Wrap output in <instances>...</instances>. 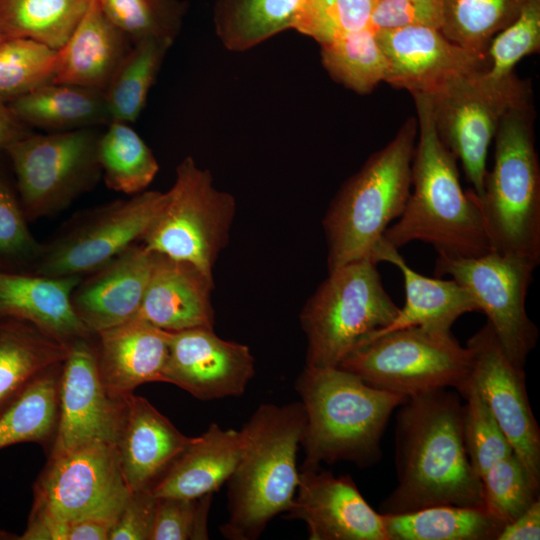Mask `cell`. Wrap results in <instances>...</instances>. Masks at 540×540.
Listing matches in <instances>:
<instances>
[{"instance_id":"cell-13","label":"cell","mask_w":540,"mask_h":540,"mask_svg":"<svg viewBox=\"0 0 540 540\" xmlns=\"http://www.w3.org/2000/svg\"><path fill=\"white\" fill-rule=\"evenodd\" d=\"M130 493L116 444L95 442L49 458L35 483L31 511L68 524L88 518L115 522Z\"/></svg>"},{"instance_id":"cell-2","label":"cell","mask_w":540,"mask_h":540,"mask_svg":"<svg viewBox=\"0 0 540 540\" xmlns=\"http://www.w3.org/2000/svg\"><path fill=\"white\" fill-rule=\"evenodd\" d=\"M418 140L411 165V190L401 215L382 240L400 249L413 241L438 255L477 257L491 251L480 213L459 178L456 158L441 140L429 94H412Z\"/></svg>"},{"instance_id":"cell-42","label":"cell","mask_w":540,"mask_h":540,"mask_svg":"<svg viewBox=\"0 0 540 540\" xmlns=\"http://www.w3.org/2000/svg\"><path fill=\"white\" fill-rule=\"evenodd\" d=\"M484 504L504 525L539 499L536 482L515 453L496 462L482 476Z\"/></svg>"},{"instance_id":"cell-49","label":"cell","mask_w":540,"mask_h":540,"mask_svg":"<svg viewBox=\"0 0 540 540\" xmlns=\"http://www.w3.org/2000/svg\"><path fill=\"white\" fill-rule=\"evenodd\" d=\"M68 523L40 512L31 511L22 540H67Z\"/></svg>"},{"instance_id":"cell-39","label":"cell","mask_w":540,"mask_h":540,"mask_svg":"<svg viewBox=\"0 0 540 540\" xmlns=\"http://www.w3.org/2000/svg\"><path fill=\"white\" fill-rule=\"evenodd\" d=\"M57 50L31 39L0 42V103H9L52 82Z\"/></svg>"},{"instance_id":"cell-22","label":"cell","mask_w":540,"mask_h":540,"mask_svg":"<svg viewBox=\"0 0 540 540\" xmlns=\"http://www.w3.org/2000/svg\"><path fill=\"white\" fill-rule=\"evenodd\" d=\"M124 402L116 442L122 473L131 491L151 489L192 437L181 433L147 399L130 393Z\"/></svg>"},{"instance_id":"cell-17","label":"cell","mask_w":540,"mask_h":540,"mask_svg":"<svg viewBox=\"0 0 540 540\" xmlns=\"http://www.w3.org/2000/svg\"><path fill=\"white\" fill-rule=\"evenodd\" d=\"M255 375L247 345L220 338L213 328L170 332L163 382L199 400L240 396Z\"/></svg>"},{"instance_id":"cell-8","label":"cell","mask_w":540,"mask_h":540,"mask_svg":"<svg viewBox=\"0 0 540 540\" xmlns=\"http://www.w3.org/2000/svg\"><path fill=\"white\" fill-rule=\"evenodd\" d=\"M472 366L471 349L461 346L451 331L413 326L362 340L338 367L408 398L443 388L459 392Z\"/></svg>"},{"instance_id":"cell-28","label":"cell","mask_w":540,"mask_h":540,"mask_svg":"<svg viewBox=\"0 0 540 540\" xmlns=\"http://www.w3.org/2000/svg\"><path fill=\"white\" fill-rule=\"evenodd\" d=\"M8 107L22 123L47 130L68 131L111 122L104 92L64 83L41 85Z\"/></svg>"},{"instance_id":"cell-23","label":"cell","mask_w":540,"mask_h":540,"mask_svg":"<svg viewBox=\"0 0 540 540\" xmlns=\"http://www.w3.org/2000/svg\"><path fill=\"white\" fill-rule=\"evenodd\" d=\"M153 255L150 278L134 318L169 332L213 328V278L189 262Z\"/></svg>"},{"instance_id":"cell-25","label":"cell","mask_w":540,"mask_h":540,"mask_svg":"<svg viewBox=\"0 0 540 540\" xmlns=\"http://www.w3.org/2000/svg\"><path fill=\"white\" fill-rule=\"evenodd\" d=\"M371 258L377 264L390 263L402 273L405 305L399 308L397 316L388 326L366 338L413 326L450 331L461 315L479 311L472 295L458 282L453 279L429 278L417 273L407 264L398 249L382 239L373 248Z\"/></svg>"},{"instance_id":"cell-10","label":"cell","mask_w":540,"mask_h":540,"mask_svg":"<svg viewBox=\"0 0 540 540\" xmlns=\"http://www.w3.org/2000/svg\"><path fill=\"white\" fill-rule=\"evenodd\" d=\"M99 136L91 127L28 133L5 149L29 221L57 214L93 189L102 175Z\"/></svg>"},{"instance_id":"cell-37","label":"cell","mask_w":540,"mask_h":540,"mask_svg":"<svg viewBox=\"0 0 540 540\" xmlns=\"http://www.w3.org/2000/svg\"><path fill=\"white\" fill-rule=\"evenodd\" d=\"M526 0H443L440 31L451 42L486 57L492 38L519 15Z\"/></svg>"},{"instance_id":"cell-48","label":"cell","mask_w":540,"mask_h":540,"mask_svg":"<svg viewBox=\"0 0 540 540\" xmlns=\"http://www.w3.org/2000/svg\"><path fill=\"white\" fill-rule=\"evenodd\" d=\"M540 539V500L533 502L522 514L504 525L497 540Z\"/></svg>"},{"instance_id":"cell-18","label":"cell","mask_w":540,"mask_h":540,"mask_svg":"<svg viewBox=\"0 0 540 540\" xmlns=\"http://www.w3.org/2000/svg\"><path fill=\"white\" fill-rule=\"evenodd\" d=\"M285 517L305 522L310 540H390L382 513L368 504L353 479L321 467L301 468Z\"/></svg>"},{"instance_id":"cell-52","label":"cell","mask_w":540,"mask_h":540,"mask_svg":"<svg viewBox=\"0 0 540 540\" xmlns=\"http://www.w3.org/2000/svg\"><path fill=\"white\" fill-rule=\"evenodd\" d=\"M4 38L0 35V42L3 40Z\"/></svg>"},{"instance_id":"cell-47","label":"cell","mask_w":540,"mask_h":540,"mask_svg":"<svg viewBox=\"0 0 540 540\" xmlns=\"http://www.w3.org/2000/svg\"><path fill=\"white\" fill-rule=\"evenodd\" d=\"M156 502L151 489L131 491L113 524L109 540H150Z\"/></svg>"},{"instance_id":"cell-5","label":"cell","mask_w":540,"mask_h":540,"mask_svg":"<svg viewBox=\"0 0 540 540\" xmlns=\"http://www.w3.org/2000/svg\"><path fill=\"white\" fill-rule=\"evenodd\" d=\"M529 95L502 116L495 136L494 162L483 193L468 190L491 251L538 266L540 263V167Z\"/></svg>"},{"instance_id":"cell-19","label":"cell","mask_w":540,"mask_h":540,"mask_svg":"<svg viewBox=\"0 0 540 540\" xmlns=\"http://www.w3.org/2000/svg\"><path fill=\"white\" fill-rule=\"evenodd\" d=\"M388 60L390 85L432 94L454 78L484 70L487 58L451 42L436 28L410 26L376 31Z\"/></svg>"},{"instance_id":"cell-41","label":"cell","mask_w":540,"mask_h":540,"mask_svg":"<svg viewBox=\"0 0 540 540\" xmlns=\"http://www.w3.org/2000/svg\"><path fill=\"white\" fill-rule=\"evenodd\" d=\"M458 394L466 399L462 410L465 450L471 466L482 478L491 466L514 451L470 378Z\"/></svg>"},{"instance_id":"cell-26","label":"cell","mask_w":540,"mask_h":540,"mask_svg":"<svg viewBox=\"0 0 540 540\" xmlns=\"http://www.w3.org/2000/svg\"><path fill=\"white\" fill-rule=\"evenodd\" d=\"M131 47V41L104 15L98 0H92L69 39L57 50L52 82L104 92Z\"/></svg>"},{"instance_id":"cell-30","label":"cell","mask_w":540,"mask_h":540,"mask_svg":"<svg viewBox=\"0 0 540 540\" xmlns=\"http://www.w3.org/2000/svg\"><path fill=\"white\" fill-rule=\"evenodd\" d=\"M382 515L390 540H497L504 527L485 505H435Z\"/></svg>"},{"instance_id":"cell-24","label":"cell","mask_w":540,"mask_h":540,"mask_svg":"<svg viewBox=\"0 0 540 540\" xmlns=\"http://www.w3.org/2000/svg\"><path fill=\"white\" fill-rule=\"evenodd\" d=\"M96 335L99 374L112 396L122 398L142 384L163 382L169 331L132 318Z\"/></svg>"},{"instance_id":"cell-29","label":"cell","mask_w":540,"mask_h":540,"mask_svg":"<svg viewBox=\"0 0 540 540\" xmlns=\"http://www.w3.org/2000/svg\"><path fill=\"white\" fill-rule=\"evenodd\" d=\"M69 343L27 322L1 318L0 410L37 376L62 363L68 354Z\"/></svg>"},{"instance_id":"cell-50","label":"cell","mask_w":540,"mask_h":540,"mask_svg":"<svg viewBox=\"0 0 540 540\" xmlns=\"http://www.w3.org/2000/svg\"><path fill=\"white\" fill-rule=\"evenodd\" d=\"M114 522L88 518L69 523L67 540H109Z\"/></svg>"},{"instance_id":"cell-1","label":"cell","mask_w":540,"mask_h":540,"mask_svg":"<svg viewBox=\"0 0 540 540\" xmlns=\"http://www.w3.org/2000/svg\"><path fill=\"white\" fill-rule=\"evenodd\" d=\"M400 408L398 484L382 503L381 513H407L435 505H485L482 480L464 446L458 392L433 390L408 397Z\"/></svg>"},{"instance_id":"cell-33","label":"cell","mask_w":540,"mask_h":540,"mask_svg":"<svg viewBox=\"0 0 540 540\" xmlns=\"http://www.w3.org/2000/svg\"><path fill=\"white\" fill-rule=\"evenodd\" d=\"M92 0H0V35L60 49Z\"/></svg>"},{"instance_id":"cell-43","label":"cell","mask_w":540,"mask_h":540,"mask_svg":"<svg viewBox=\"0 0 540 540\" xmlns=\"http://www.w3.org/2000/svg\"><path fill=\"white\" fill-rule=\"evenodd\" d=\"M375 0H303L292 29L320 45L370 27Z\"/></svg>"},{"instance_id":"cell-21","label":"cell","mask_w":540,"mask_h":540,"mask_svg":"<svg viewBox=\"0 0 540 540\" xmlns=\"http://www.w3.org/2000/svg\"><path fill=\"white\" fill-rule=\"evenodd\" d=\"M83 276H45L0 268V319L27 322L69 343L94 333L77 316L72 292Z\"/></svg>"},{"instance_id":"cell-15","label":"cell","mask_w":540,"mask_h":540,"mask_svg":"<svg viewBox=\"0 0 540 540\" xmlns=\"http://www.w3.org/2000/svg\"><path fill=\"white\" fill-rule=\"evenodd\" d=\"M89 339L71 341L62 363L58 421L49 458L95 442H117L124 397H114L105 388L98 370L97 349Z\"/></svg>"},{"instance_id":"cell-4","label":"cell","mask_w":540,"mask_h":540,"mask_svg":"<svg viewBox=\"0 0 540 540\" xmlns=\"http://www.w3.org/2000/svg\"><path fill=\"white\" fill-rule=\"evenodd\" d=\"M305 410L302 469L381 457L380 440L392 411L407 397L375 388L340 367L306 366L295 383Z\"/></svg>"},{"instance_id":"cell-27","label":"cell","mask_w":540,"mask_h":540,"mask_svg":"<svg viewBox=\"0 0 540 540\" xmlns=\"http://www.w3.org/2000/svg\"><path fill=\"white\" fill-rule=\"evenodd\" d=\"M242 435L211 423L189 444L153 485L155 497L197 498L213 494L228 481L239 461Z\"/></svg>"},{"instance_id":"cell-32","label":"cell","mask_w":540,"mask_h":540,"mask_svg":"<svg viewBox=\"0 0 540 540\" xmlns=\"http://www.w3.org/2000/svg\"><path fill=\"white\" fill-rule=\"evenodd\" d=\"M62 363L37 376L0 410V449L22 442L43 443L54 437Z\"/></svg>"},{"instance_id":"cell-38","label":"cell","mask_w":540,"mask_h":540,"mask_svg":"<svg viewBox=\"0 0 540 540\" xmlns=\"http://www.w3.org/2000/svg\"><path fill=\"white\" fill-rule=\"evenodd\" d=\"M539 50L540 0H526L517 18L490 41L480 77L491 87L512 88L521 82L514 74L517 63Z\"/></svg>"},{"instance_id":"cell-16","label":"cell","mask_w":540,"mask_h":540,"mask_svg":"<svg viewBox=\"0 0 540 540\" xmlns=\"http://www.w3.org/2000/svg\"><path fill=\"white\" fill-rule=\"evenodd\" d=\"M473 355L470 380L532 478L540 483V430L523 368L515 365L486 322L467 342Z\"/></svg>"},{"instance_id":"cell-35","label":"cell","mask_w":540,"mask_h":540,"mask_svg":"<svg viewBox=\"0 0 540 540\" xmlns=\"http://www.w3.org/2000/svg\"><path fill=\"white\" fill-rule=\"evenodd\" d=\"M98 160L106 186L127 195L145 191L159 170L151 149L121 121H111L100 134Z\"/></svg>"},{"instance_id":"cell-51","label":"cell","mask_w":540,"mask_h":540,"mask_svg":"<svg viewBox=\"0 0 540 540\" xmlns=\"http://www.w3.org/2000/svg\"><path fill=\"white\" fill-rule=\"evenodd\" d=\"M28 134L22 123L4 103H0V149Z\"/></svg>"},{"instance_id":"cell-34","label":"cell","mask_w":540,"mask_h":540,"mask_svg":"<svg viewBox=\"0 0 540 540\" xmlns=\"http://www.w3.org/2000/svg\"><path fill=\"white\" fill-rule=\"evenodd\" d=\"M173 43L170 39L147 38L132 44L104 91L111 121L137 120Z\"/></svg>"},{"instance_id":"cell-3","label":"cell","mask_w":540,"mask_h":540,"mask_svg":"<svg viewBox=\"0 0 540 540\" xmlns=\"http://www.w3.org/2000/svg\"><path fill=\"white\" fill-rule=\"evenodd\" d=\"M306 422L302 403L261 404L240 430L242 450L228 479L230 540H255L278 514L288 512L298 483L297 451Z\"/></svg>"},{"instance_id":"cell-36","label":"cell","mask_w":540,"mask_h":540,"mask_svg":"<svg viewBox=\"0 0 540 540\" xmlns=\"http://www.w3.org/2000/svg\"><path fill=\"white\" fill-rule=\"evenodd\" d=\"M320 47L325 70L348 89L368 94L386 81L388 60L371 26L339 36Z\"/></svg>"},{"instance_id":"cell-14","label":"cell","mask_w":540,"mask_h":540,"mask_svg":"<svg viewBox=\"0 0 540 540\" xmlns=\"http://www.w3.org/2000/svg\"><path fill=\"white\" fill-rule=\"evenodd\" d=\"M481 71L454 78L429 94L438 134L461 162L476 196L483 193L488 151L502 116L529 95L522 82L507 89L491 87Z\"/></svg>"},{"instance_id":"cell-12","label":"cell","mask_w":540,"mask_h":540,"mask_svg":"<svg viewBox=\"0 0 540 540\" xmlns=\"http://www.w3.org/2000/svg\"><path fill=\"white\" fill-rule=\"evenodd\" d=\"M536 268L522 259L490 251L468 258L438 255L434 273L451 277L469 291L506 355L524 368L538 340L537 326L525 306Z\"/></svg>"},{"instance_id":"cell-31","label":"cell","mask_w":540,"mask_h":540,"mask_svg":"<svg viewBox=\"0 0 540 540\" xmlns=\"http://www.w3.org/2000/svg\"><path fill=\"white\" fill-rule=\"evenodd\" d=\"M303 0H216L213 21L222 45L243 52L290 29Z\"/></svg>"},{"instance_id":"cell-40","label":"cell","mask_w":540,"mask_h":540,"mask_svg":"<svg viewBox=\"0 0 540 540\" xmlns=\"http://www.w3.org/2000/svg\"><path fill=\"white\" fill-rule=\"evenodd\" d=\"M107 19L131 43L147 38L175 40L185 5L179 0H98Z\"/></svg>"},{"instance_id":"cell-6","label":"cell","mask_w":540,"mask_h":540,"mask_svg":"<svg viewBox=\"0 0 540 540\" xmlns=\"http://www.w3.org/2000/svg\"><path fill=\"white\" fill-rule=\"evenodd\" d=\"M416 135L417 120L411 117L332 200L323 219L328 272L371 257L385 230L403 212L411 190Z\"/></svg>"},{"instance_id":"cell-11","label":"cell","mask_w":540,"mask_h":540,"mask_svg":"<svg viewBox=\"0 0 540 540\" xmlns=\"http://www.w3.org/2000/svg\"><path fill=\"white\" fill-rule=\"evenodd\" d=\"M165 193L143 191L75 215L46 244L32 264L35 274H90L141 241L160 210Z\"/></svg>"},{"instance_id":"cell-20","label":"cell","mask_w":540,"mask_h":540,"mask_svg":"<svg viewBox=\"0 0 540 540\" xmlns=\"http://www.w3.org/2000/svg\"><path fill=\"white\" fill-rule=\"evenodd\" d=\"M154 255L135 243L81 279L72 292L73 308L94 333L136 317L152 271Z\"/></svg>"},{"instance_id":"cell-44","label":"cell","mask_w":540,"mask_h":540,"mask_svg":"<svg viewBox=\"0 0 540 540\" xmlns=\"http://www.w3.org/2000/svg\"><path fill=\"white\" fill-rule=\"evenodd\" d=\"M213 494L157 497L150 540H206Z\"/></svg>"},{"instance_id":"cell-46","label":"cell","mask_w":540,"mask_h":540,"mask_svg":"<svg viewBox=\"0 0 540 540\" xmlns=\"http://www.w3.org/2000/svg\"><path fill=\"white\" fill-rule=\"evenodd\" d=\"M443 0H375L371 27L375 31L410 26L441 29Z\"/></svg>"},{"instance_id":"cell-9","label":"cell","mask_w":540,"mask_h":540,"mask_svg":"<svg viewBox=\"0 0 540 540\" xmlns=\"http://www.w3.org/2000/svg\"><path fill=\"white\" fill-rule=\"evenodd\" d=\"M234 213L233 196L218 190L211 173L188 156L177 166L174 184L141 244L149 252L189 262L213 278Z\"/></svg>"},{"instance_id":"cell-7","label":"cell","mask_w":540,"mask_h":540,"mask_svg":"<svg viewBox=\"0 0 540 540\" xmlns=\"http://www.w3.org/2000/svg\"><path fill=\"white\" fill-rule=\"evenodd\" d=\"M398 311L371 257L328 272L300 315L307 338L306 366L338 367L363 339L388 326Z\"/></svg>"},{"instance_id":"cell-45","label":"cell","mask_w":540,"mask_h":540,"mask_svg":"<svg viewBox=\"0 0 540 540\" xmlns=\"http://www.w3.org/2000/svg\"><path fill=\"white\" fill-rule=\"evenodd\" d=\"M20 199L0 176V268L31 262L42 244L30 232Z\"/></svg>"}]
</instances>
